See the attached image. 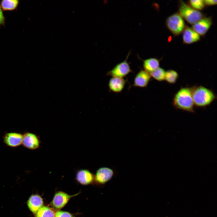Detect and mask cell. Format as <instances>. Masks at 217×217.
Returning a JSON list of instances; mask_svg holds the SVG:
<instances>
[{
	"label": "cell",
	"instance_id": "obj_6",
	"mask_svg": "<svg viewBox=\"0 0 217 217\" xmlns=\"http://www.w3.org/2000/svg\"><path fill=\"white\" fill-rule=\"evenodd\" d=\"M114 174L112 168L106 167H100L94 175V182L99 185L103 186L112 179Z\"/></svg>",
	"mask_w": 217,
	"mask_h": 217
},
{
	"label": "cell",
	"instance_id": "obj_2",
	"mask_svg": "<svg viewBox=\"0 0 217 217\" xmlns=\"http://www.w3.org/2000/svg\"><path fill=\"white\" fill-rule=\"evenodd\" d=\"M194 105L205 107L210 104L216 99V96L211 90L200 85L191 87Z\"/></svg>",
	"mask_w": 217,
	"mask_h": 217
},
{
	"label": "cell",
	"instance_id": "obj_4",
	"mask_svg": "<svg viewBox=\"0 0 217 217\" xmlns=\"http://www.w3.org/2000/svg\"><path fill=\"white\" fill-rule=\"evenodd\" d=\"M166 26L169 31L175 36L182 33L186 26L184 20L178 13H175L167 18Z\"/></svg>",
	"mask_w": 217,
	"mask_h": 217
},
{
	"label": "cell",
	"instance_id": "obj_8",
	"mask_svg": "<svg viewBox=\"0 0 217 217\" xmlns=\"http://www.w3.org/2000/svg\"><path fill=\"white\" fill-rule=\"evenodd\" d=\"M212 24L211 17H203L192 25V28L200 36L205 35Z\"/></svg>",
	"mask_w": 217,
	"mask_h": 217
},
{
	"label": "cell",
	"instance_id": "obj_13",
	"mask_svg": "<svg viewBox=\"0 0 217 217\" xmlns=\"http://www.w3.org/2000/svg\"><path fill=\"white\" fill-rule=\"evenodd\" d=\"M182 40L184 44H190L199 41L200 39V36L192 28L186 26L182 33Z\"/></svg>",
	"mask_w": 217,
	"mask_h": 217
},
{
	"label": "cell",
	"instance_id": "obj_9",
	"mask_svg": "<svg viewBox=\"0 0 217 217\" xmlns=\"http://www.w3.org/2000/svg\"><path fill=\"white\" fill-rule=\"evenodd\" d=\"M23 134L20 133H6L3 137V142L7 146L12 148L17 147L22 144Z\"/></svg>",
	"mask_w": 217,
	"mask_h": 217
},
{
	"label": "cell",
	"instance_id": "obj_15",
	"mask_svg": "<svg viewBox=\"0 0 217 217\" xmlns=\"http://www.w3.org/2000/svg\"><path fill=\"white\" fill-rule=\"evenodd\" d=\"M42 199L39 195L34 194L31 195L27 201V204L30 210L33 213L36 214L38 210L43 205Z\"/></svg>",
	"mask_w": 217,
	"mask_h": 217
},
{
	"label": "cell",
	"instance_id": "obj_18",
	"mask_svg": "<svg viewBox=\"0 0 217 217\" xmlns=\"http://www.w3.org/2000/svg\"><path fill=\"white\" fill-rule=\"evenodd\" d=\"M54 212L50 208L44 206L40 208L36 213V217H55Z\"/></svg>",
	"mask_w": 217,
	"mask_h": 217
},
{
	"label": "cell",
	"instance_id": "obj_14",
	"mask_svg": "<svg viewBox=\"0 0 217 217\" xmlns=\"http://www.w3.org/2000/svg\"><path fill=\"white\" fill-rule=\"evenodd\" d=\"M126 82V80L123 78L112 77L109 81L108 86L111 91L119 93L124 89Z\"/></svg>",
	"mask_w": 217,
	"mask_h": 217
},
{
	"label": "cell",
	"instance_id": "obj_12",
	"mask_svg": "<svg viewBox=\"0 0 217 217\" xmlns=\"http://www.w3.org/2000/svg\"><path fill=\"white\" fill-rule=\"evenodd\" d=\"M151 77L149 73L144 70H141L137 73L135 77L132 86L146 87L149 84Z\"/></svg>",
	"mask_w": 217,
	"mask_h": 217
},
{
	"label": "cell",
	"instance_id": "obj_16",
	"mask_svg": "<svg viewBox=\"0 0 217 217\" xmlns=\"http://www.w3.org/2000/svg\"><path fill=\"white\" fill-rule=\"evenodd\" d=\"M143 61L144 70L149 74L159 67V60L156 58H149Z\"/></svg>",
	"mask_w": 217,
	"mask_h": 217
},
{
	"label": "cell",
	"instance_id": "obj_19",
	"mask_svg": "<svg viewBox=\"0 0 217 217\" xmlns=\"http://www.w3.org/2000/svg\"><path fill=\"white\" fill-rule=\"evenodd\" d=\"M165 72L164 69L159 67L149 74L153 79L161 82L165 80Z\"/></svg>",
	"mask_w": 217,
	"mask_h": 217
},
{
	"label": "cell",
	"instance_id": "obj_5",
	"mask_svg": "<svg viewBox=\"0 0 217 217\" xmlns=\"http://www.w3.org/2000/svg\"><path fill=\"white\" fill-rule=\"evenodd\" d=\"M128 54L127 58L124 61L116 65L111 70L109 71L106 75L112 77L123 78L133 72L129 63L127 61L129 56Z\"/></svg>",
	"mask_w": 217,
	"mask_h": 217
},
{
	"label": "cell",
	"instance_id": "obj_17",
	"mask_svg": "<svg viewBox=\"0 0 217 217\" xmlns=\"http://www.w3.org/2000/svg\"><path fill=\"white\" fill-rule=\"evenodd\" d=\"M20 3L18 0H3L0 1V6L4 11H13L16 10Z\"/></svg>",
	"mask_w": 217,
	"mask_h": 217
},
{
	"label": "cell",
	"instance_id": "obj_24",
	"mask_svg": "<svg viewBox=\"0 0 217 217\" xmlns=\"http://www.w3.org/2000/svg\"><path fill=\"white\" fill-rule=\"evenodd\" d=\"M205 5L211 6L216 5L217 3L216 0H204Z\"/></svg>",
	"mask_w": 217,
	"mask_h": 217
},
{
	"label": "cell",
	"instance_id": "obj_21",
	"mask_svg": "<svg viewBox=\"0 0 217 217\" xmlns=\"http://www.w3.org/2000/svg\"><path fill=\"white\" fill-rule=\"evenodd\" d=\"M188 5L194 9L199 11L203 10L205 6L204 1L190 0L188 2Z\"/></svg>",
	"mask_w": 217,
	"mask_h": 217
},
{
	"label": "cell",
	"instance_id": "obj_22",
	"mask_svg": "<svg viewBox=\"0 0 217 217\" xmlns=\"http://www.w3.org/2000/svg\"><path fill=\"white\" fill-rule=\"evenodd\" d=\"M55 217H73L70 213L64 211H57L55 214Z\"/></svg>",
	"mask_w": 217,
	"mask_h": 217
},
{
	"label": "cell",
	"instance_id": "obj_23",
	"mask_svg": "<svg viewBox=\"0 0 217 217\" xmlns=\"http://www.w3.org/2000/svg\"><path fill=\"white\" fill-rule=\"evenodd\" d=\"M5 17L4 16L3 10L0 6V27L5 26Z\"/></svg>",
	"mask_w": 217,
	"mask_h": 217
},
{
	"label": "cell",
	"instance_id": "obj_20",
	"mask_svg": "<svg viewBox=\"0 0 217 217\" xmlns=\"http://www.w3.org/2000/svg\"><path fill=\"white\" fill-rule=\"evenodd\" d=\"M178 77V74L176 71L169 70L166 71L165 80L170 84H174L177 81Z\"/></svg>",
	"mask_w": 217,
	"mask_h": 217
},
{
	"label": "cell",
	"instance_id": "obj_7",
	"mask_svg": "<svg viewBox=\"0 0 217 217\" xmlns=\"http://www.w3.org/2000/svg\"><path fill=\"white\" fill-rule=\"evenodd\" d=\"M41 143L40 138L34 133L27 132L23 134L22 144L28 149H36L39 148Z\"/></svg>",
	"mask_w": 217,
	"mask_h": 217
},
{
	"label": "cell",
	"instance_id": "obj_3",
	"mask_svg": "<svg viewBox=\"0 0 217 217\" xmlns=\"http://www.w3.org/2000/svg\"><path fill=\"white\" fill-rule=\"evenodd\" d=\"M178 13L184 20L192 25L204 17L202 12L194 9L181 0L179 2Z\"/></svg>",
	"mask_w": 217,
	"mask_h": 217
},
{
	"label": "cell",
	"instance_id": "obj_11",
	"mask_svg": "<svg viewBox=\"0 0 217 217\" xmlns=\"http://www.w3.org/2000/svg\"><path fill=\"white\" fill-rule=\"evenodd\" d=\"M76 178L78 182L83 185L91 184L94 182V175L86 169H82L78 171Z\"/></svg>",
	"mask_w": 217,
	"mask_h": 217
},
{
	"label": "cell",
	"instance_id": "obj_1",
	"mask_svg": "<svg viewBox=\"0 0 217 217\" xmlns=\"http://www.w3.org/2000/svg\"><path fill=\"white\" fill-rule=\"evenodd\" d=\"M174 106L177 109L189 112H194V104L191 88L181 87L175 95L173 101Z\"/></svg>",
	"mask_w": 217,
	"mask_h": 217
},
{
	"label": "cell",
	"instance_id": "obj_10",
	"mask_svg": "<svg viewBox=\"0 0 217 217\" xmlns=\"http://www.w3.org/2000/svg\"><path fill=\"white\" fill-rule=\"evenodd\" d=\"M78 194L70 195L63 192H58L55 194L53 197L52 203V205L56 209H60L66 204L70 198Z\"/></svg>",
	"mask_w": 217,
	"mask_h": 217
}]
</instances>
